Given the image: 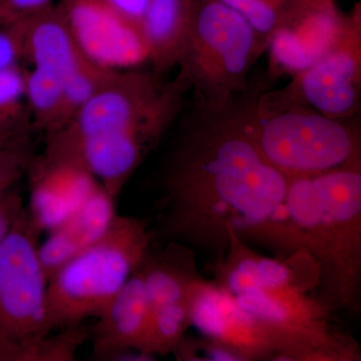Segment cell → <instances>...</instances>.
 I'll return each mask as SVG.
<instances>
[{"label":"cell","mask_w":361,"mask_h":361,"mask_svg":"<svg viewBox=\"0 0 361 361\" xmlns=\"http://www.w3.org/2000/svg\"><path fill=\"white\" fill-rule=\"evenodd\" d=\"M178 360L186 361H244L243 357L229 346L208 337H183L174 351Z\"/></svg>","instance_id":"22"},{"label":"cell","mask_w":361,"mask_h":361,"mask_svg":"<svg viewBox=\"0 0 361 361\" xmlns=\"http://www.w3.org/2000/svg\"><path fill=\"white\" fill-rule=\"evenodd\" d=\"M118 71L87 59L70 77L66 78L63 82V109L59 130L70 123L80 109L104 85H108Z\"/></svg>","instance_id":"18"},{"label":"cell","mask_w":361,"mask_h":361,"mask_svg":"<svg viewBox=\"0 0 361 361\" xmlns=\"http://www.w3.org/2000/svg\"><path fill=\"white\" fill-rule=\"evenodd\" d=\"M28 167L30 202L25 208L40 233L59 225L101 186L73 149L51 139L44 155Z\"/></svg>","instance_id":"9"},{"label":"cell","mask_w":361,"mask_h":361,"mask_svg":"<svg viewBox=\"0 0 361 361\" xmlns=\"http://www.w3.org/2000/svg\"><path fill=\"white\" fill-rule=\"evenodd\" d=\"M238 11L256 35H269L294 0H220Z\"/></svg>","instance_id":"21"},{"label":"cell","mask_w":361,"mask_h":361,"mask_svg":"<svg viewBox=\"0 0 361 361\" xmlns=\"http://www.w3.org/2000/svg\"><path fill=\"white\" fill-rule=\"evenodd\" d=\"M63 94V80L56 75L35 68L25 73V97L35 123L49 135L61 128Z\"/></svg>","instance_id":"17"},{"label":"cell","mask_w":361,"mask_h":361,"mask_svg":"<svg viewBox=\"0 0 361 361\" xmlns=\"http://www.w3.org/2000/svg\"><path fill=\"white\" fill-rule=\"evenodd\" d=\"M40 235L25 207L0 243V361H13L21 348L49 334Z\"/></svg>","instance_id":"4"},{"label":"cell","mask_w":361,"mask_h":361,"mask_svg":"<svg viewBox=\"0 0 361 361\" xmlns=\"http://www.w3.org/2000/svg\"><path fill=\"white\" fill-rule=\"evenodd\" d=\"M149 315L148 295L139 269L97 317L92 329L94 355L109 358L132 350L145 355Z\"/></svg>","instance_id":"13"},{"label":"cell","mask_w":361,"mask_h":361,"mask_svg":"<svg viewBox=\"0 0 361 361\" xmlns=\"http://www.w3.org/2000/svg\"><path fill=\"white\" fill-rule=\"evenodd\" d=\"M174 92L157 87L148 75L118 71L70 123L56 132L73 140L130 128H148L163 134L176 106Z\"/></svg>","instance_id":"7"},{"label":"cell","mask_w":361,"mask_h":361,"mask_svg":"<svg viewBox=\"0 0 361 361\" xmlns=\"http://www.w3.org/2000/svg\"><path fill=\"white\" fill-rule=\"evenodd\" d=\"M190 315L191 325L244 361H293L297 348L290 339L242 310L215 282L199 275L192 282Z\"/></svg>","instance_id":"8"},{"label":"cell","mask_w":361,"mask_h":361,"mask_svg":"<svg viewBox=\"0 0 361 361\" xmlns=\"http://www.w3.org/2000/svg\"><path fill=\"white\" fill-rule=\"evenodd\" d=\"M115 204V199L99 186L75 212L49 230L47 239L39 245L40 262L47 279L104 236L118 215Z\"/></svg>","instance_id":"14"},{"label":"cell","mask_w":361,"mask_h":361,"mask_svg":"<svg viewBox=\"0 0 361 361\" xmlns=\"http://www.w3.org/2000/svg\"><path fill=\"white\" fill-rule=\"evenodd\" d=\"M345 25L332 0H294L269 35L273 63L302 73L336 44Z\"/></svg>","instance_id":"11"},{"label":"cell","mask_w":361,"mask_h":361,"mask_svg":"<svg viewBox=\"0 0 361 361\" xmlns=\"http://www.w3.org/2000/svg\"><path fill=\"white\" fill-rule=\"evenodd\" d=\"M28 18L0 25V71L23 59Z\"/></svg>","instance_id":"23"},{"label":"cell","mask_w":361,"mask_h":361,"mask_svg":"<svg viewBox=\"0 0 361 361\" xmlns=\"http://www.w3.org/2000/svg\"><path fill=\"white\" fill-rule=\"evenodd\" d=\"M289 216L319 271L317 300L329 312L360 308L361 170L289 179Z\"/></svg>","instance_id":"2"},{"label":"cell","mask_w":361,"mask_h":361,"mask_svg":"<svg viewBox=\"0 0 361 361\" xmlns=\"http://www.w3.org/2000/svg\"><path fill=\"white\" fill-rule=\"evenodd\" d=\"M118 14L133 23L142 25L151 0H106Z\"/></svg>","instance_id":"26"},{"label":"cell","mask_w":361,"mask_h":361,"mask_svg":"<svg viewBox=\"0 0 361 361\" xmlns=\"http://www.w3.org/2000/svg\"><path fill=\"white\" fill-rule=\"evenodd\" d=\"M87 330L82 325L65 327L56 336H40L16 353L14 361H71L78 348L87 341Z\"/></svg>","instance_id":"19"},{"label":"cell","mask_w":361,"mask_h":361,"mask_svg":"<svg viewBox=\"0 0 361 361\" xmlns=\"http://www.w3.org/2000/svg\"><path fill=\"white\" fill-rule=\"evenodd\" d=\"M256 33L238 11L220 0L195 8L186 51L190 77L220 108L243 82L255 51Z\"/></svg>","instance_id":"6"},{"label":"cell","mask_w":361,"mask_h":361,"mask_svg":"<svg viewBox=\"0 0 361 361\" xmlns=\"http://www.w3.org/2000/svg\"><path fill=\"white\" fill-rule=\"evenodd\" d=\"M52 0H0V25L25 20L51 6Z\"/></svg>","instance_id":"24"},{"label":"cell","mask_w":361,"mask_h":361,"mask_svg":"<svg viewBox=\"0 0 361 361\" xmlns=\"http://www.w3.org/2000/svg\"><path fill=\"white\" fill-rule=\"evenodd\" d=\"M59 6L78 47L90 61L118 71L149 59L142 25L116 13L106 0H63Z\"/></svg>","instance_id":"10"},{"label":"cell","mask_w":361,"mask_h":361,"mask_svg":"<svg viewBox=\"0 0 361 361\" xmlns=\"http://www.w3.org/2000/svg\"><path fill=\"white\" fill-rule=\"evenodd\" d=\"M61 6L47 7L28 18L23 59L65 82L87 59Z\"/></svg>","instance_id":"15"},{"label":"cell","mask_w":361,"mask_h":361,"mask_svg":"<svg viewBox=\"0 0 361 361\" xmlns=\"http://www.w3.org/2000/svg\"><path fill=\"white\" fill-rule=\"evenodd\" d=\"M252 130L266 160L288 179L360 167L355 135L322 114L287 111L252 118Z\"/></svg>","instance_id":"5"},{"label":"cell","mask_w":361,"mask_h":361,"mask_svg":"<svg viewBox=\"0 0 361 361\" xmlns=\"http://www.w3.org/2000/svg\"><path fill=\"white\" fill-rule=\"evenodd\" d=\"M25 97V73L18 66L0 71V139H13Z\"/></svg>","instance_id":"20"},{"label":"cell","mask_w":361,"mask_h":361,"mask_svg":"<svg viewBox=\"0 0 361 361\" xmlns=\"http://www.w3.org/2000/svg\"><path fill=\"white\" fill-rule=\"evenodd\" d=\"M360 30V27H358ZM357 21H346L336 44L317 61L298 73L301 94L318 113L338 118L357 106L360 85V40Z\"/></svg>","instance_id":"12"},{"label":"cell","mask_w":361,"mask_h":361,"mask_svg":"<svg viewBox=\"0 0 361 361\" xmlns=\"http://www.w3.org/2000/svg\"><path fill=\"white\" fill-rule=\"evenodd\" d=\"M151 244L152 233L144 221L116 215L102 238L68 260L49 280L47 331L99 317L140 269Z\"/></svg>","instance_id":"3"},{"label":"cell","mask_w":361,"mask_h":361,"mask_svg":"<svg viewBox=\"0 0 361 361\" xmlns=\"http://www.w3.org/2000/svg\"><path fill=\"white\" fill-rule=\"evenodd\" d=\"M23 208L25 206H23V197L14 190H11L0 201V243L11 230L14 221L18 217Z\"/></svg>","instance_id":"25"},{"label":"cell","mask_w":361,"mask_h":361,"mask_svg":"<svg viewBox=\"0 0 361 361\" xmlns=\"http://www.w3.org/2000/svg\"><path fill=\"white\" fill-rule=\"evenodd\" d=\"M194 11L190 0H151L142 28L149 59L157 66L167 68L183 59Z\"/></svg>","instance_id":"16"},{"label":"cell","mask_w":361,"mask_h":361,"mask_svg":"<svg viewBox=\"0 0 361 361\" xmlns=\"http://www.w3.org/2000/svg\"><path fill=\"white\" fill-rule=\"evenodd\" d=\"M288 184L259 149L251 118L203 123L180 140L161 179V236L215 261L227 251L230 227L246 243L288 257L302 250Z\"/></svg>","instance_id":"1"}]
</instances>
